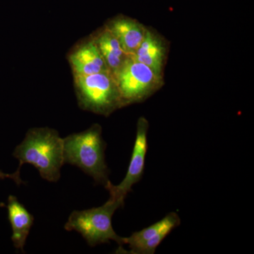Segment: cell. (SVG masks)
Listing matches in <instances>:
<instances>
[{"instance_id":"cell-12","label":"cell","mask_w":254,"mask_h":254,"mask_svg":"<svg viewBox=\"0 0 254 254\" xmlns=\"http://www.w3.org/2000/svg\"><path fill=\"white\" fill-rule=\"evenodd\" d=\"M91 36L113 74L131 58L124 51L118 39L106 26L98 30Z\"/></svg>"},{"instance_id":"cell-4","label":"cell","mask_w":254,"mask_h":254,"mask_svg":"<svg viewBox=\"0 0 254 254\" xmlns=\"http://www.w3.org/2000/svg\"><path fill=\"white\" fill-rule=\"evenodd\" d=\"M73 83L82 110L108 117L124 108L118 83L112 72L75 76Z\"/></svg>"},{"instance_id":"cell-2","label":"cell","mask_w":254,"mask_h":254,"mask_svg":"<svg viewBox=\"0 0 254 254\" xmlns=\"http://www.w3.org/2000/svg\"><path fill=\"white\" fill-rule=\"evenodd\" d=\"M63 140L64 163L78 167L95 183L106 186L110 182V170L105 161L107 144L102 136L101 126L95 124L86 131Z\"/></svg>"},{"instance_id":"cell-6","label":"cell","mask_w":254,"mask_h":254,"mask_svg":"<svg viewBox=\"0 0 254 254\" xmlns=\"http://www.w3.org/2000/svg\"><path fill=\"white\" fill-rule=\"evenodd\" d=\"M148 128L149 123L146 119L143 117L138 119L136 138L126 176L118 185H114L109 182L105 187L109 191L111 198L125 201L133 185L141 181L144 173L145 156L148 150Z\"/></svg>"},{"instance_id":"cell-1","label":"cell","mask_w":254,"mask_h":254,"mask_svg":"<svg viewBox=\"0 0 254 254\" xmlns=\"http://www.w3.org/2000/svg\"><path fill=\"white\" fill-rule=\"evenodd\" d=\"M13 156L19 161L18 168L23 164H31L38 170L42 178L57 182L64 164L63 138L53 128H31L15 148Z\"/></svg>"},{"instance_id":"cell-3","label":"cell","mask_w":254,"mask_h":254,"mask_svg":"<svg viewBox=\"0 0 254 254\" xmlns=\"http://www.w3.org/2000/svg\"><path fill=\"white\" fill-rule=\"evenodd\" d=\"M125 201L110 197L101 206L88 210H74L68 217L64 229L67 231H76L81 234L90 247L116 242L123 248V237L114 230L112 218L115 212L123 207Z\"/></svg>"},{"instance_id":"cell-5","label":"cell","mask_w":254,"mask_h":254,"mask_svg":"<svg viewBox=\"0 0 254 254\" xmlns=\"http://www.w3.org/2000/svg\"><path fill=\"white\" fill-rule=\"evenodd\" d=\"M113 75L123 107L145 101L164 84L163 76H159L144 64L131 58Z\"/></svg>"},{"instance_id":"cell-10","label":"cell","mask_w":254,"mask_h":254,"mask_svg":"<svg viewBox=\"0 0 254 254\" xmlns=\"http://www.w3.org/2000/svg\"><path fill=\"white\" fill-rule=\"evenodd\" d=\"M168 49L166 42L162 37L148 28L144 39L131 58L144 64L159 76H163Z\"/></svg>"},{"instance_id":"cell-7","label":"cell","mask_w":254,"mask_h":254,"mask_svg":"<svg viewBox=\"0 0 254 254\" xmlns=\"http://www.w3.org/2000/svg\"><path fill=\"white\" fill-rule=\"evenodd\" d=\"M180 223L181 219L178 214L171 212L150 226L133 232L130 237H123L124 245L128 246L129 254H155L158 246Z\"/></svg>"},{"instance_id":"cell-9","label":"cell","mask_w":254,"mask_h":254,"mask_svg":"<svg viewBox=\"0 0 254 254\" xmlns=\"http://www.w3.org/2000/svg\"><path fill=\"white\" fill-rule=\"evenodd\" d=\"M118 39L124 51L131 57L144 39L147 28L144 25L128 16L119 15L105 25Z\"/></svg>"},{"instance_id":"cell-11","label":"cell","mask_w":254,"mask_h":254,"mask_svg":"<svg viewBox=\"0 0 254 254\" xmlns=\"http://www.w3.org/2000/svg\"><path fill=\"white\" fill-rule=\"evenodd\" d=\"M7 210L8 218L12 230L11 241L15 248L24 252V246L34 218L14 195H9L8 198Z\"/></svg>"},{"instance_id":"cell-8","label":"cell","mask_w":254,"mask_h":254,"mask_svg":"<svg viewBox=\"0 0 254 254\" xmlns=\"http://www.w3.org/2000/svg\"><path fill=\"white\" fill-rule=\"evenodd\" d=\"M67 59L73 77L111 72L91 36L73 47Z\"/></svg>"},{"instance_id":"cell-13","label":"cell","mask_w":254,"mask_h":254,"mask_svg":"<svg viewBox=\"0 0 254 254\" xmlns=\"http://www.w3.org/2000/svg\"><path fill=\"white\" fill-rule=\"evenodd\" d=\"M20 169L21 168H18V170L12 174L4 173L0 170V180H5V179H11L16 185H21V184L23 183V182L21 180V177H20Z\"/></svg>"}]
</instances>
